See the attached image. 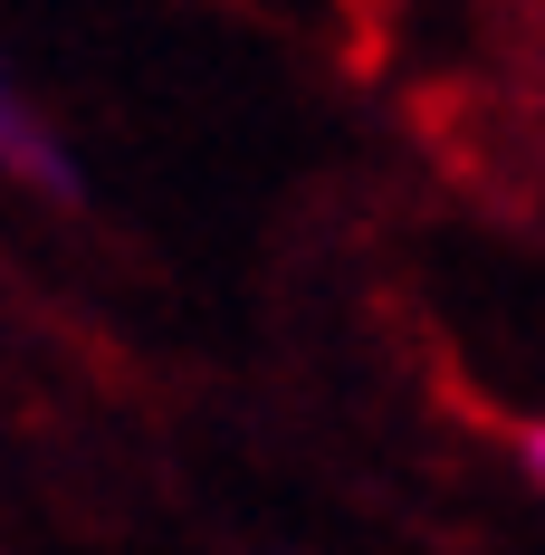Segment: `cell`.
I'll return each mask as SVG.
<instances>
[{"label":"cell","mask_w":545,"mask_h":555,"mask_svg":"<svg viewBox=\"0 0 545 555\" xmlns=\"http://www.w3.org/2000/svg\"><path fill=\"white\" fill-rule=\"evenodd\" d=\"M517 450H527V469H536V489H545V422H536V431H527Z\"/></svg>","instance_id":"7a4b0ae2"},{"label":"cell","mask_w":545,"mask_h":555,"mask_svg":"<svg viewBox=\"0 0 545 555\" xmlns=\"http://www.w3.org/2000/svg\"><path fill=\"white\" fill-rule=\"evenodd\" d=\"M0 172H20V182L49 192V202H77V164L57 154V134L29 115V96L10 87V67H0Z\"/></svg>","instance_id":"6da1fadb"}]
</instances>
